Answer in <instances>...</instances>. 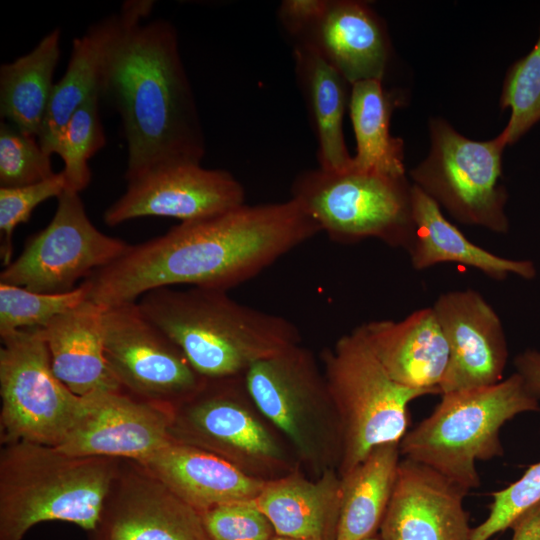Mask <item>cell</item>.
<instances>
[{
    "instance_id": "obj_1",
    "label": "cell",
    "mask_w": 540,
    "mask_h": 540,
    "mask_svg": "<svg viewBox=\"0 0 540 540\" xmlns=\"http://www.w3.org/2000/svg\"><path fill=\"white\" fill-rule=\"evenodd\" d=\"M321 231L294 199L247 205L181 222L128 249L82 283L103 308L137 302L162 287L189 285L228 291L255 277Z\"/></svg>"
},
{
    "instance_id": "obj_2",
    "label": "cell",
    "mask_w": 540,
    "mask_h": 540,
    "mask_svg": "<svg viewBox=\"0 0 540 540\" xmlns=\"http://www.w3.org/2000/svg\"><path fill=\"white\" fill-rule=\"evenodd\" d=\"M153 4L136 1L109 54L100 94L112 102L122 121L128 151L126 182L163 165L200 164L205 155L177 32L164 19L143 22Z\"/></svg>"
},
{
    "instance_id": "obj_3",
    "label": "cell",
    "mask_w": 540,
    "mask_h": 540,
    "mask_svg": "<svg viewBox=\"0 0 540 540\" xmlns=\"http://www.w3.org/2000/svg\"><path fill=\"white\" fill-rule=\"evenodd\" d=\"M137 303L205 380L243 376L301 340L288 319L241 304L224 290L162 287Z\"/></svg>"
},
{
    "instance_id": "obj_4",
    "label": "cell",
    "mask_w": 540,
    "mask_h": 540,
    "mask_svg": "<svg viewBox=\"0 0 540 540\" xmlns=\"http://www.w3.org/2000/svg\"><path fill=\"white\" fill-rule=\"evenodd\" d=\"M120 461L26 441L1 444L0 540H23L33 526L49 521L92 532Z\"/></svg>"
},
{
    "instance_id": "obj_5",
    "label": "cell",
    "mask_w": 540,
    "mask_h": 540,
    "mask_svg": "<svg viewBox=\"0 0 540 540\" xmlns=\"http://www.w3.org/2000/svg\"><path fill=\"white\" fill-rule=\"evenodd\" d=\"M539 398L518 372L491 386L442 394L434 411L405 434L400 453L466 491L477 488L476 461L502 455L501 427L539 410Z\"/></svg>"
},
{
    "instance_id": "obj_6",
    "label": "cell",
    "mask_w": 540,
    "mask_h": 540,
    "mask_svg": "<svg viewBox=\"0 0 540 540\" xmlns=\"http://www.w3.org/2000/svg\"><path fill=\"white\" fill-rule=\"evenodd\" d=\"M261 413L280 432L302 470L317 478L337 469L342 435L323 369L299 344L252 365L244 374Z\"/></svg>"
},
{
    "instance_id": "obj_7",
    "label": "cell",
    "mask_w": 540,
    "mask_h": 540,
    "mask_svg": "<svg viewBox=\"0 0 540 540\" xmlns=\"http://www.w3.org/2000/svg\"><path fill=\"white\" fill-rule=\"evenodd\" d=\"M170 436L264 482L302 469L284 437L254 403L244 375L205 380L174 408Z\"/></svg>"
},
{
    "instance_id": "obj_8",
    "label": "cell",
    "mask_w": 540,
    "mask_h": 540,
    "mask_svg": "<svg viewBox=\"0 0 540 540\" xmlns=\"http://www.w3.org/2000/svg\"><path fill=\"white\" fill-rule=\"evenodd\" d=\"M321 362L341 428L337 471L342 477L376 446L400 443L407 433L410 402L432 393L395 382L358 327L324 349Z\"/></svg>"
},
{
    "instance_id": "obj_9",
    "label": "cell",
    "mask_w": 540,
    "mask_h": 540,
    "mask_svg": "<svg viewBox=\"0 0 540 540\" xmlns=\"http://www.w3.org/2000/svg\"><path fill=\"white\" fill-rule=\"evenodd\" d=\"M412 188L406 176L317 168L300 173L292 199L339 243L376 238L408 250L414 236Z\"/></svg>"
},
{
    "instance_id": "obj_10",
    "label": "cell",
    "mask_w": 540,
    "mask_h": 540,
    "mask_svg": "<svg viewBox=\"0 0 540 540\" xmlns=\"http://www.w3.org/2000/svg\"><path fill=\"white\" fill-rule=\"evenodd\" d=\"M430 149L410 172L413 184L460 223L504 234L509 231L502 158L507 144L498 134L477 141L443 118L429 121Z\"/></svg>"
},
{
    "instance_id": "obj_11",
    "label": "cell",
    "mask_w": 540,
    "mask_h": 540,
    "mask_svg": "<svg viewBox=\"0 0 540 540\" xmlns=\"http://www.w3.org/2000/svg\"><path fill=\"white\" fill-rule=\"evenodd\" d=\"M0 442L58 447L87 407L54 374L40 328L1 336Z\"/></svg>"
},
{
    "instance_id": "obj_12",
    "label": "cell",
    "mask_w": 540,
    "mask_h": 540,
    "mask_svg": "<svg viewBox=\"0 0 540 540\" xmlns=\"http://www.w3.org/2000/svg\"><path fill=\"white\" fill-rule=\"evenodd\" d=\"M50 223L32 236L22 253L5 266L0 282L60 294L118 259L129 245L104 234L90 221L79 193L65 188Z\"/></svg>"
},
{
    "instance_id": "obj_13",
    "label": "cell",
    "mask_w": 540,
    "mask_h": 540,
    "mask_svg": "<svg viewBox=\"0 0 540 540\" xmlns=\"http://www.w3.org/2000/svg\"><path fill=\"white\" fill-rule=\"evenodd\" d=\"M102 327L108 368L127 394L174 409L204 384L180 348L137 302L104 308Z\"/></svg>"
},
{
    "instance_id": "obj_14",
    "label": "cell",
    "mask_w": 540,
    "mask_h": 540,
    "mask_svg": "<svg viewBox=\"0 0 540 540\" xmlns=\"http://www.w3.org/2000/svg\"><path fill=\"white\" fill-rule=\"evenodd\" d=\"M245 204V190L228 171L196 163L156 167L127 182L125 192L104 212L108 226L158 216L181 222L211 218Z\"/></svg>"
},
{
    "instance_id": "obj_15",
    "label": "cell",
    "mask_w": 540,
    "mask_h": 540,
    "mask_svg": "<svg viewBox=\"0 0 540 540\" xmlns=\"http://www.w3.org/2000/svg\"><path fill=\"white\" fill-rule=\"evenodd\" d=\"M88 540H210L202 514L141 464L121 459Z\"/></svg>"
},
{
    "instance_id": "obj_16",
    "label": "cell",
    "mask_w": 540,
    "mask_h": 540,
    "mask_svg": "<svg viewBox=\"0 0 540 540\" xmlns=\"http://www.w3.org/2000/svg\"><path fill=\"white\" fill-rule=\"evenodd\" d=\"M86 397L84 414L57 447L61 451L139 463L172 441L173 408L123 390Z\"/></svg>"
},
{
    "instance_id": "obj_17",
    "label": "cell",
    "mask_w": 540,
    "mask_h": 540,
    "mask_svg": "<svg viewBox=\"0 0 540 540\" xmlns=\"http://www.w3.org/2000/svg\"><path fill=\"white\" fill-rule=\"evenodd\" d=\"M449 348L440 394L482 388L503 380L508 348L501 320L473 289L442 293L432 306Z\"/></svg>"
},
{
    "instance_id": "obj_18",
    "label": "cell",
    "mask_w": 540,
    "mask_h": 540,
    "mask_svg": "<svg viewBox=\"0 0 540 540\" xmlns=\"http://www.w3.org/2000/svg\"><path fill=\"white\" fill-rule=\"evenodd\" d=\"M464 488L404 458L379 528L380 540H470Z\"/></svg>"
},
{
    "instance_id": "obj_19",
    "label": "cell",
    "mask_w": 540,
    "mask_h": 540,
    "mask_svg": "<svg viewBox=\"0 0 540 540\" xmlns=\"http://www.w3.org/2000/svg\"><path fill=\"white\" fill-rule=\"evenodd\" d=\"M294 38L317 51L352 86L383 80L390 41L381 18L366 3L326 0L322 11Z\"/></svg>"
},
{
    "instance_id": "obj_20",
    "label": "cell",
    "mask_w": 540,
    "mask_h": 540,
    "mask_svg": "<svg viewBox=\"0 0 540 540\" xmlns=\"http://www.w3.org/2000/svg\"><path fill=\"white\" fill-rule=\"evenodd\" d=\"M358 328L395 382L440 394L449 348L432 307L416 310L401 321H371Z\"/></svg>"
},
{
    "instance_id": "obj_21",
    "label": "cell",
    "mask_w": 540,
    "mask_h": 540,
    "mask_svg": "<svg viewBox=\"0 0 540 540\" xmlns=\"http://www.w3.org/2000/svg\"><path fill=\"white\" fill-rule=\"evenodd\" d=\"M139 464L200 513L254 501L266 483L210 452L174 440Z\"/></svg>"
},
{
    "instance_id": "obj_22",
    "label": "cell",
    "mask_w": 540,
    "mask_h": 540,
    "mask_svg": "<svg viewBox=\"0 0 540 540\" xmlns=\"http://www.w3.org/2000/svg\"><path fill=\"white\" fill-rule=\"evenodd\" d=\"M103 311L85 300L40 328L54 374L81 397L122 390L104 355Z\"/></svg>"
},
{
    "instance_id": "obj_23",
    "label": "cell",
    "mask_w": 540,
    "mask_h": 540,
    "mask_svg": "<svg viewBox=\"0 0 540 540\" xmlns=\"http://www.w3.org/2000/svg\"><path fill=\"white\" fill-rule=\"evenodd\" d=\"M135 5L136 1H126L118 13L100 20L74 39L66 71L55 83L38 136L48 154H56L62 132L74 112L92 96H100L109 54Z\"/></svg>"
},
{
    "instance_id": "obj_24",
    "label": "cell",
    "mask_w": 540,
    "mask_h": 540,
    "mask_svg": "<svg viewBox=\"0 0 540 540\" xmlns=\"http://www.w3.org/2000/svg\"><path fill=\"white\" fill-rule=\"evenodd\" d=\"M275 533L302 540H335L341 504L337 469L317 478L302 469L267 481L253 501Z\"/></svg>"
},
{
    "instance_id": "obj_25",
    "label": "cell",
    "mask_w": 540,
    "mask_h": 540,
    "mask_svg": "<svg viewBox=\"0 0 540 540\" xmlns=\"http://www.w3.org/2000/svg\"><path fill=\"white\" fill-rule=\"evenodd\" d=\"M413 241L407 250L414 269L424 270L441 263H456L504 280L509 275L533 279L536 267L530 260L498 256L471 242L443 215L440 206L413 184Z\"/></svg>"
},
{
    "instance_id": "obj_26",
    "label": "cell",
    "mask_w": 540,
    "mask_h": 540,
    "mask_svg": "<svg viewBox=\"0 0 540 540\" xmlns=\"http://www.w3.org/2000/svg\"><path fill=\"white\" fill-rule=\"evenodd\" d=\"M293 56L298 84L304 96L318 142L317 158L324 170L351 166L343 132L348 82L310 46L294 44Z\"/></svg>"
},
{
    "instance_id": "obj_27",
    "label": "cell",
    "mask_w": 540,
    "mask_h": 540,
    "mask_svg": "<svg viewBox=\"0 0 540 540\" xmlns=\"http://www.w3.org/2000/svg\"><path fill=\"white\" fill-rule=\"evenodd\" d=\"M61 30L44 36L27 54L0 67V115L38 138L52 97L60 58Z\"/></svg>"
},
{
    "instance_id": "obj_28",
    "label": "cell",
    "mask_w": 540,
    "mask_h": 540,
    "mask_svg": "<svg viewBox=\"0 0 540 540\" xmlns=\"http://www.w3.org/2000/svg\"><path fill=\"white\" fill-rule=\"evenodd\" d=\"M400 443H385L341 479V504L335 540L378 535L391 499L400 463Z\"/></svg>"
},
{
    "instance_id": "obj_29",
    "label": "cell",
    "mask_w": 540,
    "mask_h": 540,
    "mask_svg": "<svg viewBox=\"0 0 540 540\" xmlns=\"http://www.w3.org/2000/svg\"><path fill=\"white\" fill-rule=\"evenodd\" d=\"M402 98L384 89L381 80L352 85L350 117L356 139L352 167L391 176H404V142L390 132L392 112Z\"/></svg>"
},
{
    "instance_id": "obj_30",
    "label": "cell",
    "mask_w": 540,
    "mask_h": 540,
    "mask_svg": "<svg viewBox=\"0 0 540 540\" xmlns=\"http://www.w3.org/2000/svg\"><path fill=\"white\" fill-rule=\"evenodd\" d=\"M509 120L499 133L507 146L517 142L540 121V29L533 48L508 68L499 99Z\"/></svg>"
},
{
    "instance_id": "obj_31",
    "label": "cell",
    "mask_w": 540,
    "mask_h": 540,
    "mask_svg": "<svg viewBox=\"0 0 540 540\" xmlns=\"http://www.w3.org/2000/svg\"><path fill=\"white\" fill-rule=\"evenodd\" d=\"M99 95H94L71 116L59 140L56 154L64 163L67 187L80 193L91 181L88 160L105 145L99 115Z\"/></svg>"
},
{
    "instance_id": "obj_32",
    "label": "cell",
    "mask_w": 540,
    "mask_h": 540,
    "mask_svg": "<svg viewBox=\"0 0 540 540\" xmlns=\"http://www.w3.org/2000/svg\"><path fill=\"white\" fill-rule=\"evenodd\" d=\"M83 284L67 293L49 294L0 282V336L28 328H43L54 317L86 300Z\"/></svg>"
},
{
    "instance_id": "obj_33",
    "label": "cell",
    "mask_w": 540,
    "mask_h": 540,
    "mask_svg": "<svg viewBox=\"0 0 540 540\" xmlns=\"http://www.w3.org/2000/svg\"><path fill=\"white\" fill-rule=\"evenodd\" d=\"M56 173L51 155L37 137L23 133L7 121L0 124V188H14L45 181Z\"/></svg>"
},
{
    "instance_id": "obj_34",
    "label": "cell",
    "mask_w": 540,
    "mask_h": 540,
    "mask_svg": "<svg viewBox=\"0 0 540 540\" xmlns=\"http://www.w3.org/2000/svg\"><path fill=\"white\" fill-rule=\"evenodd\" d=\"M67 187L64 173L32 185L0 188V257L4 267L12 262L13 234L16 227L27 222L42 202L58 198Z\"/></svg>"
},
{
    "instance_id": "obj_35",
    "label": "cell",
    "mask_w": 540,
    "mask_h": 540,
    "mask_svg": "<svg viewBox=\"0 0 540 540\" xmlns=\"http://www.w3.org/2000/svg\"><path fill=\"white\" fill-rule=\"evenodd\" d=\"M488 517L472 529L470 540H488L510 528L527 509L540 501V462L507 488L493 493Z\"/></svg>"
},
{
    "instance_id": "obj_36",
    "label": "cell",
    "mask_w": 540,
    "mask_h": 540,
    "mask_svg": "<svg viewBox=\"0 0 540 540\" xmlns=\"http://www.w3.org/2000/svg\"><path fill=\"white\" fill-rule=\"evenodd\" d=\"M201 514L210 540H270L276 534L253 501L222 505Z\"/></svg>"
},
{
    "instance_id": "obj_37",
    "label": "cell",
    "mask_w": 540,
    "mask_h": 540,
    "mask_svg": "<svg viewBox=\"0 0 540 540\" xmlns=\"http://www.w3.org/2000/svg\"><path fill=\"white\" fill-rule=\"evenodd\" d=\"M326 0H286L278 10V17L286 31L295 37L324 8Z\"/></svg>"
},
{
    "instance_id": "obj_38",
    "label": "cell",
    "mask_w": 540,
    "mask_h": 540,
    "mask_svg": "<svg viewBox=\"0 0 540 540\" xmlns=\"http://www.w3.org/2000/svg\"><path fill=\"white\" fill-rule=\"evenodd\" d=\"M510 528L512 540H540V501L523 512Z\"/></svg>"
},
{
    "instance_id": "obj_39",
    "label": "cell",
    "mask_w": 540,
    "mask_h": 540,
    "mask_svg": "<svg viewBox=\"0 0 540 540\" xmlns=\"http://www.w3.org/2000/svg\"><path fill=\"white\" fill-rule=\"evenodd\" d=\"M515 366L530 389L540 396V352L536 350L523 352L516 357Z\"/></svg>"
},
{
    "instance_id": "obj_40",
    "label": "cell",
    "mask_w": 540,
    "mask_h": 540,
    "mask_svg": "<svg viewBox=\"0 0 540 540\" xmlns=\"http://www.w3.org/2000/svg\"><path fill=\"white\" fill-rule=\"evenodd\" d=\"M270 540H302V539H297V538H292V537L281 536V535L275 534Z\"/></svg>"
},
{
    "instance_id": "obj_41",
    "label": "cell",
    "mask_w": 540,
    "mask_h": 540,
    "mask_svg": "<svg viewBox=\"0 0 540 540\" xmlns=\"http://www.w3.org/2000/svg\"><path fill=\"white\" fill-rule=\"evenodd\" d=\"M363 540H380V538H379L378 535H376V536L369 537V538H366V539H363Z\"/></svg>"
}]
</instances>
